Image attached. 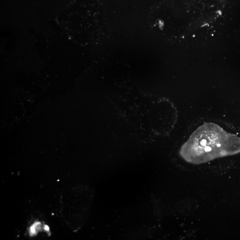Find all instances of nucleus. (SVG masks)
<instances>
[{"label":"nucleus","instance_id":"f257e3e1","mask_svg":"<svg viewBox=\"0 0 240 240\" xmlns=\"http://www.w3.org/2000/svg\"><path fill=\"white\" fill-rule=\"evenodd\" d=\"M207 141L206 139H203L201 140V142H200V144L202 146H205L206 144Z\"/></svg>","mask_w":240,"mask_h":240},{"label":"nucleus","instance_id":"f03ea898","mask_svg":"<svg viewBox=\"0 0 240 240\" xmlns=\"http://www.w3.org/2000/svg\"><path fill=\"white\" fill-rule=\"evenodd\" d=\"M211 150H212V148L210 146H207L205 147V151L206 152H209L211 151Z\"/></svg>","mask_w":240,"mask_h":240},{"label":"nucleus","instance_id":"7ed1b4c3","mask_svg":"<svg viewBox=\"0 0 240 240\" xmlns=\"http://www.w3.org/2000/svg\"><path fill=\"white\" fill-rule=\"evenodd\" d=\"M217 147H220L221 146V145L220 144H217Z\"/></svg>","mask_w":240,"mask_h":240}]
</instances>
